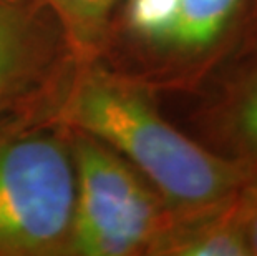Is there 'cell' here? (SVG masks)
<instances>
[{
    "mask_svg": "<svg viewBox=\"0 0 257 256\" xmlns=\"http://www.w3.org/2000/svg\"><path fill=\"white\" fill-rule=\"evenodd\" d=\"M62 118L126 156L176 215L226 203L257 173L244 161L226 160L184 137L140 90L103 73L78 80Z\"/></svg>",
    "mask_w": 257,
    "mask_h": 256,
    "instance_id": "obj_1",
    "label": "cell"
},
{
    "mask_svg": "<svg viewBox=\"0 0 257 256\" xmlns=\"http://www.w3.org/2000/svg\"><path fill=\"white\" fill-rule=\"evenodd\" d=\"M75 197L73 155L55 135H0V256L68 249Z\"/></svg>",
    "mask_w": 257,
    "mask_h": 256,
    "instance_id": "obj_2",
    "label": "cell"
},
{
    "mask_svg": "<svg viewBox=\"0 0 257 256\" xmlns=\"http://www.w3.org/2000/svg\"><path fill=\"white\" fill-rule=\"evenodd\" d=\"M72 155L76 197L68 249L85 256L150 253L174 211L100 140L80 132Z\"/></svg>",
    "mask_w": 257,
    "mask_h": 256,
    "instance_id": "obj_3",
    "label": "cell"
},
{
    "mask_svg": "<svg viewBox=\"0 0 257 256\" xmlns=\"http://www.w3.org/2000/svg\"><path fill=\"white\" fill-rule=\"evenodd\" d=\"M40 60V35L30 9L20 0H0V107L25 90Z\"/></svg>",
    "mask_w": 257,
    "mask_h": 256,
    "instance_id": "obj_4",
    "label": "cell"
},
{
    "mask_svg": "<svg viewBox=\"0 0 257 256\" xmlns=\"http://www.w3.org/2000/svg\"><path fill=\"white\" fill-rule=\"evenodd\" d=\"M242 0H181L179 17L168 43L183 50L212 45L231 22Z\"/></svg>",
    "mask_w": 257,
    "mask_h": 256,
    "instance_id": "obj_5",
    "label": "cell"
},
{
    "mask_svg": "<svg viewBox=\"0 0 257 256\" xmlns=\"http://www.w3.org/2000/svg\"><path fill=\"white\" fill-rule=\"evenodd\" d=\"M239 77L226 102V123L240 161L257 172V57Z\"/></svg>",
    "mask_w": 257,
    "mask_h": 256,
    "instance_id": "obj_6",
    "label": "cell"
},
{
    "mask_svg": "<svg viewBox=\"0 0 257 256\" xmlns=\"http://www.w3.org/2000/svg\"><path fill=\"white\" fill-rule=\"evenodd\" d=\"M76 48L91 50L105 34L116 0H48Z\"/></svg>",
    "mask_w": 257,
    "mask_h": 256,
    "instance_id": "obj_7",
    "label": "cell"
},
{
    "mask_svg": "<svg viewBox=\"0 0 257 256\" xmlns=\"http://www.w3.org/2000/svg\"><path fill=\"white\" fill-rule=\"evenodd\" d=\"M181 9V0H131L130 25L136 34L153 42L168 43Z\"/></svg>",
    "mask_w": 257,
    "mask_h": 256,
    "instance_id": "obj_8",
    "label": "cell"
},
{
    "mask_svg": "<svg viewBox=\"0 0 257 256\" xmlns=\"http://www.w3.org/2000/svg\"><path fill=\"white\" fill-rule=\"evenodd\" d=\"M236 201L249 251L257 256V173L239 190Z\"/></svg>",
    "mask_w": 257,
    "mask_h": 256,
    "instance_id": "obj_9",
    "label": "cell"
}]
</instances>
